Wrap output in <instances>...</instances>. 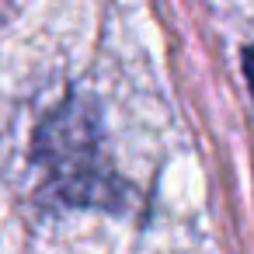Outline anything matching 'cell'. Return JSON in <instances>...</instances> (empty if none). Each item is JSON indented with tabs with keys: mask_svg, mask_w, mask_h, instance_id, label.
<instances>
[{
	"mask_svg": "<svg viewBox=\"0 0 254 254\" xmlns=\"http://www.w3.org/2000/svg\"><path fill=\"white\" fill-rule=\"evenodd\" d=\"M35 160L49 174V195L70 205H112L122 191L101 153L98 112L73 94L35 136Z\"/></svg>",
	"mask_w": 254,
	"mask_h": 254,
	"instance_id": "1",
	"label": "cell"
},
{
	"mask_svg": "<svg viewBox=\"0 0 254 254\" xmlns=\"http://www.w3.org/2000/svg\"><path fill=\"white\" fill-rule=\"evenodd\" d=\"M244 70H247V80H251V91H254V49L247 53V60H244Z\"/></svg>",
	"mask_w": 254,
	"mask_h": 254,
	"instance_id": "2",
	"label": "cell"
}]
</instances>
